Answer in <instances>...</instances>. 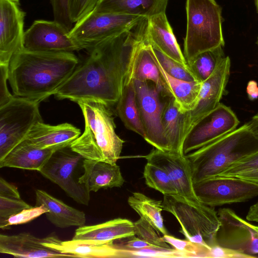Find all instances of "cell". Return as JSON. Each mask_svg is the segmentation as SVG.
I'll return each instance as SVG.
<instances>
[{
  "label": "cell",
  "mask_w": 258,
  "mask_h": 258,
  "mask_svg": "<svg viewBox=\"0 0 258 258\" xmlns=\"http://www.w3.org/2000/svg\"><path fill=\"white\" fill-rule=\"evenodd\" d=\"M148 20L143 18L130 29L92 50L54 94L59 100L76 102L92 100L111 106L123 89L128 65L137 46L147 36Z\"/></svg>",
  "instance_id": "1"
},
{
  "label": "cell",
  "mask_w": 258,
  "mask_h": 258,
  "mask_svg": "<svg viewBox=\"0 0 258 258\" xmlns=\"http://www.w3.org/2000/svg\"><path fill=\"white\" fill-rule=\"evenodd\" d=\"M79 64L73 52H38L22 49L9 64L14 96L40 102L54 95Z\"/></svg>",
  "instance_id": "2"
},
{
  "label": "cell",
  "mask_w": 258,
  "mask_h": 258,
  "mask_svg": "<svg viewBox=\"0 0 258 258\" xmlns=\"http://www.w3.org/2000/svg\"><path fill=\"white\" fill-rule=\"evenodd\" d=\"M76 103L83 113L85 130L71 143L72 150L85 159L116 164L124 141L116 134L110 106L92 100Z\"/></svg>",
  "instance_id": "3"
},
{
  "label": "cell",
  "mask_w": 258,
  "mask_h": 258,
  "mask_svg": "<svg viewBox=\"0 0 258 258\" xmlns=\"http://www.w3.org/2000/svg\"><path fill=\"white\" fill-rule=\"evenodd\" d=\"M258 150L247 123L187 155L193 183L216 176L231 163Z\"/></svg>",
  "instance_id": "4"
},
{
  "label": "cell",
  "mask_w": 258,
  "mask_h": 258,
  "mask_svg": "<svg viewBox=\"0 0 258 258\" xmlns=\"http://www.w3.org/2000/svg\"><path fill=\"white\" fill-rule=\"evenodd\" d=\"M184 56L188 64L198 54L225 44L222 9L215 0H186Z\"/></svg>",
  "instance_id": "5"
},
{
  "label": "cell",
  "mask_w": 258,
  "mask_h": 258,
  "mask_svg": "<svg viewBox=\"0 0 258 258\" xmlns=\"http://www.w3.org/2000/svg\"><path fill=\"white\" fill-rule=\"evenodd\" d=\"M163 210L172 214L181 226L186 239L210 247L217 245L220 222L213 207L194 202L180 196L164 195Z\"/></svg>",
  "instance_id": "6"
},
{
  "label": "cell",
  "mask_w": 258,
  "mask_h": 258,
  "mask_svg": "<svg viewBox=\"0 0 258 258\" xmlns=\"http://www.w3.org/2000/svg\"><path fill=\"white\" fill-rule=\"evenodd\" d=\"M143 18L92 10L75 23L69 34L80 50L89 51L130 29Z\"/></svg>",
  "instance_id": "7"
},
{
  "label": "cell",
  "mask_w": 258,
  "mask_h": 258,
  "mask_svg": "<svg viewBox=\"0 0 258 258\" xmlns=\"http://www.w3.org/2000/svg\"><path fill=\"white\" fill-rule=\"evenodd\" d=\"M39 103L14 96L0 107V160L25 139L36 123L43 121Z\"/></svg>",
  "instance_id": "8"
},
{
  "label": "cell",
  "mask_w": 258,
  "mask_h": 258,
  "mask_svg": "<svg viewBox=\"0 0 258 258\" xmlns=\"http://www.w3.org/2000/svg\"><path fill=\"white\" fill-rule=\"evenodd\" d=\"M84 159L69 146L54 151L39 172L58 185L75 202L88 206L90 192L79 183V177H77V170Z\"/></svg>",
  "instance_id": "9"
},
{
  "label": "cell",
  "mask_w": 258,
  "mask_h": 258,
  "mask_svg": "<svg viewBox=\"0 0 258 258\" xmlns=\"http://www.w3.org/2000/svg\"><path fill=\"white\" fill-rule=\"evenodd\" d=\"M133 81L140 117L145 132L144 140L155 148L169 151L161 122L164 101H162L161 97L164 96L153 83Z\"/></svg>",
  "instance_id": "10"
},
{
  "label": "cell",
  "mask_w": 258,
  "mask_h": 258,
  "mask_svg": "<svg viewBox=\"0 0 258 258\" xmlns=\"http://www.w3.org/2000/svg\"><path fill=\"white\" fill-rule=\"evenodd\" d=\"M193 186L199 200L211 207L244 202L258 196V185L234 177L216 176Z\"/></svg>",
  "instance_id": "11"
},
{
  "label": "cell",
  "mask_w": 258,
  "mask_h": 258,
  "mask_svg": "<svg viewBox=\"0 0 258 258\" xmlns=\"http://www.w3.org/2000/svg\"><path fill=\"white\" fill-rule=\"evenodd\" d=\"M239 121L230 107L220 103L199 120L184 137L182 153L186 155L235 130Z\"/></svg>",
  "instance_id": "12"
},
{
  "label": "cell",
  "mask_w": 258,
  "mask_h": 258,
  "mask_svg": "<svg viewBox=\"0 0 258 258\" xmlns=\"http://www.w3.org/2000/svg\"><path fill=\"white\" fill-rule=\"evenodd\" d=\"M220 226L216 235L217 245L248 255L258 254V226L238 215L231 209L217 212Z\"/></svg>",
  "instance_id": "13"
},
{
  "label": "cell",
  "mask_w": 258,
  "mask_h": 258,
  "mask_svg": "<svg viewBox=\"0 0 258 258\" xmlns=\"http://www.w3.org/2000/svg\"><path fill=\"white\" fill-rule=\"evenodd\" d=\"M23 49L38 52L80 50L67 31L55 21L37 20L25 31Z\"/></svg>",
  "instance_id": "14"
},
{
  "label": "cell",
  "mask_w": 258,
  "mask_h": 258,
  "mask_svg": "<svg viewBox=\"0 0 258 258\" xmlns=\"http://www.w3.org/2000/svg\"><path fill=\"white\" fill-rule=\"evenodd\" d=\"M230 66L229 57L225 56L212 75L202 82L196 106L184 113L183 139L195 124L220 103L230 76Z\"/></svg>",
  "instance_id": "15"
},
{
  "label": "cell",
  "mask_w": 258,
  "mask_h": 258,
  "mask_svg": "<svg viewBox=\"0 0 258 258\" xmlns=\"http://www.w3.org/2000/svg\"><path fill=\"white\" fill-rule=\"evenodd\" d=\"M25 17L19 0H0V64L23 49Z\"/></svg>",
  "instance_id": "16"
},
{
  "label": "cell",
  "mask_w": 258,
  "mask_h": 258,
  "mask_svg": "<svg viewBox=\"0 0 258 258\" xmlns=\"http://www.w3.org/2000/svg\"><path fill=\"white\" fill-rule=\"evenodd\" d=\"M144 158L147 162L166 172L177 195L194 202H201L194 190L191 167L186 155L181 152L163 151L154 148Z\"/></svg>",
  "instance_id": "17"
},
{
  "label": "cell",
  "mask_w": 258,
  "mask_h": 258,
  "mask_svg": "<svg viewBox=\"0 0 258 258\" xmlns=\"http://www.w3.org/2000/svg\"><path fill=\"white\" fill-rule=\"evenodd\" d=\"M58 239L54 233L43 238L27 232L13 235L1 234L0 252L16 257H76L74 254L61 252L43 244Z\"/></svg>",
  "instance_id": "18"
},
{
  "label": "cell",
  "mask_w": 258,
  "mask_h": 258,
  "mask_svg": "<svg viewBox=\"0 0 258 258\" xmlns=\"http://www.w3.org/2000/svg\"><path fill=\"white\" fill-rule=\"evenodd\" d=\"M135 235L134 223L118 218L104 223L78 227L71 240L72 244L98 245Z\"/></svg>",
  "instance_id": "19"
},
{
  "label": "cell",
  "mask_w": 258,
  "mask_h": 258,
  "mask_svg": "<svg viewBox=\"0 0 258 258\" xmlns=\"http://www.w3.org/2000/svg\"><path fill=\"white\" fill-rule=\"evenodd\" d=\"M133 80L150 81L164 97L171 95L155 61L147 36L137 46L130 58L125 84Z\"/></svg>",
  "instance_id": "20"
},
{
  "label": "cell",
  "mask_w": 258,
  "mask_h": 258,
  "mask_svg": "<svg viewBox=\"0 0 258 258\" xmlns=\"http://www.w3.org/2000/svg\"><path fill=\"white\" fill-rule=\"evenodd\" d=\"M81 135V131L72 124L63 123L51 125L36 123L25 139L34 147L54 151L71 145Z\"/></svg>",
  "instance_id": "21"
},
{
  "label": "cell",
  "mask_w": 258,
  "mask_h": 258,
  "mask_svg": "<svg viewBox=\"0 0 258 258\" xmlns=\"http://www.w3.org/2000/svg\"><path fill=\"white\" fill-rule=\"evenodd\" d=\"M148 19L147 38L150 44L165 55L189 69L165 13L155 15Z\"/></svg>",
  "instance_id": "22"
},
{
  "label": "cell",
  "mask_w": 258,
  "mask_h": 258,
  "mask_svg": "<svg viewBox=\"0 0 258 258\" xmlns=\"http://www.w3.org/2000/svg\"><path fill=\"white\" fill-rule=\"evenodd\" d=\"M83 166V173L79 182L90 192L101 188L121 187L124 183V179L116 163L85 159Z\"/></svg>",
  "instance_id": "23"
},
{
  "label": "cell",
  "mask_w": 258,
  "mask_h": 258,
  "mask_svg": "<svg viewBox=\"0 0 258 258\" xmlns=\"http://www.w3.org/2000/svg\"><path fill=\"white\" fill-rule=\"evenodd\" d=\"M35 196V206L43 205L47 208L46 217L55 226L65 228L85 225L86 219L83 211L66 204L42 189H36Z\"/></svg>",
  "instance_id": "24"
},
{
  "label": "cell",
  "mask_w": 258,
  "mask_h": 258,
  "mask_svg": "<svg viewBox=\"0 0 258 258\" xmlns=\"http://www.w3.org/2000/svg\"><path fill=\"white\" fill-rule=\"evenodd\" d=\"M168 0H99L94 12L147 18L165 13Z\"/></svg>",
  "instance_id": "25"
},
{
  "label": "cell",
  "mask_w": 258,
  "mask_h": 258,
  "mask_svg": "<svg viewBox=\"0 0 258 258\" xmlns=\"http://www.w3.org/2000/svg\"><path fill=\"white\" fill-rule=\"evenodd\" d=\"M54 151L36 148L24 140L2 160L0 168L13 167L39 171Z\"/></svg>",
  "instance_id": "26"
},
{
  "label": "cell",
  "mask_w": 258,
  "mask_h": 258,
  "mask_svg": "<svg viewBox=\"0 0 258 258\" xmlns=\"http://www.w3.org/2000/svg\"><path fill=\"white\" fill-rule=\"evenodd\" d=\"M165 98L161 114V122L169 151L182 153L184 113L179 110L172 96H167Z\"/></svg>",
  "instance_id": "27"
},
{
  "label": "cell",
  "mask_w": 258,
  "mask_h": 258,
  "mask_svg": "<svg viewBox=\"0 0 258 258\" xmlns=\"http://www.w3.org/2000/svg\"><path fill=\"white\" fill-rule=\"evenodd\" d=\"M152 51L166 87L170 95L174 98L179 110L183 113L192 110L198 103L202 82L198 81H186L169 76L157 61L152 47Z\"/></svg>",
  "instance_id": "28"
},
{
  "label": "cell",
  "mask_w": 258,
  "mask_h": 258,
  "mask_svg": "<svg viewBox=\"0 0 258 258\" xmlns=\"http://www.w3.org/2000/svg\"><path fill=\"white\" fill-rule=\"evenodd\" d=\"M116 111L126 128L144 138L145 132L137 104L133 81L124 84L116 103Z\"/></svg>",
  "instance_id": "29"
},
{
  "label": "cell",
  "mask_w": 258,
  "mask_h": 258,
  "mask_svg": "<svg viewBox=\"0 0 258 258\" xmlns=\"http://www.w3.org/2000/svg\"><path fill=\"white\" fill-rule=\"evenodd\" d=\"M127 203L140 217L147 221L159 233L160 232L163 235L168 234L161 215L163 210L162 202L135 192L128 197Z\"/></svg>",
  "instance_id": "30"
},
{
  "label": "cell",
  "mask_w": 258,
  "mask_h": 258,
  "mask_svg": "<svg viewBox=\"0 0 258 258\" xmlns=\"http://www.w3.org/2000/svg\"><path fill=\"white\" fill-rule=\"evenodd\" d=\"M223 46H219L198 54L188 64L196 79L203 82L207 79L225 57Z\"/></svg>",
  "instance_id": "31"
},
{
  "label": "cell",
  "mask_w": 258,
  "mask_h": 258,
  "mask_svg": "<svg viewBox=\"0 0 258 258\" xmlns=\"http://www.w3.org/2000/svg\"><path fill=\"white\" fill-rule=\"evenodd\" d=\"M144 177L146 184L163 195H177V191L166 172L161 168L147 162L145 166Z\"/></svg>",
  "instance_id": "32"
},
{
  "label": "cell",
  "mask_w": 258,
  "mask_h": 258,
  "mask_svg": "<svg viewBox=\"0 0 258 258\" xmlns=\"http://www.w3.org/2000/svg\"><path fill=\"white\" fill-rule=\"evenodd\" d=\"M152 47L157 61L169 76L186 81H198L190 69L165 55L155 47L152 46Z\"/></svg>",
  "instance_id": "33"
},
{
  "label": "cell",
  "mask_w": 258,
  "mask_h": 258,
  "mask_svg": "<svg viewBox=\"0 0 258 258\" xmlns=\"http://www.w3.org/2000/svg\"><path fill=\"white\" fill-rule=\"evenodd\" d=\"M163 238L173 248L190 254L191 257L211 258V247L209 246L187 239H178L168 234L164 235Z\"/></svg>",
  "instance_id": "34"
},
{
  "label": "cell",
  "mask_w": 258,
  "mask_h": 258,
  "mask_svg": "<svg viewBox=\"0 0 258 258\" xmlns=\"http://www.w3.org/2000/svg\"><path fill=\"white\" fill-rule=\"evenodd\" d=\"M134 225L135 234L138 237L159 247L171 248L163 237H161L155 228L144 219L141 217L134 223Z\"/></svg>",
  "instance_id": "35"
},
{
  "label": "cell",
  "mask_w": 258,
  "mask_h": 258,
  "mask_svg": "<svg viewBox=\"0 0 258 258\" xmlns=\"http://www.w3.org/2000/svg\"><path fill=\"white\" fill-rule=\"evenodd\" d=\"M52 6L54 21L70 32L74 24L71 16L72 0H49Z\"/></svg>",
  "instance_id": "36"
},
{
  "label": "cell",
  "mask_w": 258,
  "mask_h": 258,
  "mask_svg": "<svg viewBox=\"0 0 258 258\" xmlns=\"http://www.w3.org/2000/svg\"><path fill=\"white\" fill-rule=\"evenodd\" d=\"M48 212L44 205L31 207L23 210L19 213L10 216L0 228L8 229L12 225L27 223Z\"/></svg>",
  "instance_id": "37"
},
{
  "label": "cell",
  "mask_w": 258,
  "mask_h": 258,
  "mask_svg": "<svg viewBox=\"0 0 258 258\" xmlns=\"http://www.w3.org/2000/svg\"><path fill=\"white\" fill-rule=\"evenodd\" d=\"M258 168V150L229 165L218 176H233L243 172Z\"/></svg>",
  "instance_id": "38"
},
{
  "label": "cell",
  "mask_w": 258,
  "mask_h": 258,
  "mask_svg": "<svg viewBox=\"0 0 258 258\" xmlns=\"http://www.w3.org/2000/svg\"><path fill=\"white\" fill-rule=\"evenodd\" d=\"M31 207L21 199L0 196V226L10 216Z\"/></svg>",
  "instance_id": "39"
},
{
  "label": "cell",
  "mask_w": 258,
  "mask_h": 258,
  "mask_svg": "<svg viewBox=\"0 0 258 258\" xmlns=\"http://www.w3.org/2000/svg\"><path fill=\"white\" fill-rule=\"evenodd\" d=\"M99 0H72L71 16L74 23L92 11Z\"/></svg>",
  "instance_id": "40"
},
{
  "label": "cell",
  "mask_w": 258,
  "mask_h": 258,
  "mask_svg": "<svg viewBox=\"0 0 258 258\" xmlns=\"http://www.w3.org/2000/svg\"><path fill=\"white\" fill-rule=\"evenodd\" d=\"M9 65L0 64V107L10 101L14 97L8 90Z\"/></svg>",
  "instance_id": "41"
},
{
  "label": "cell",
  "mask_w": 258,
  "mask_h": 258,
  "mask_svg": "<svg viewBox=\"0 0 258 258\" xmlns=\"http://www.w3.org/2000/svg\"><path fill=\"white\" fill-rule=\"evenodd\" d=\"M0 196L21 199L17 187L2 177H0Z\"/></svg>",
  "instance_id": "42"
},
{
  "label": "cell",
  "mask_w": 258,
  "mask_h": 258,
  "mask_svg": "<svg viewBox=\"0 0 258 258\" xmlns=\"http://www.w3.org/2000/svg\"><path fill=\"white\" fill-rule=\"evenodd\" d=\"M134 236L128 237L125 241L120 243L126 247L133 249H144L149 248H161L154 246L149 243Z\"/></svg>",
  "instance_id": "43"
},
{
  "label": "cell",
  "mask_w": 258,
  "mask_h": 258,
  "mask_svg": "<svg viewBox=\"0 0 258 258\" xmlns=\"http://www.w3.org/2000/svg\"><path fill=\"white\" fill-rule=\"evenodd\" d=\"M229 177V176H228ZM258 185V168L247 170L233 176Z\"/></svg>",
  "instance_id": "44"
},
{
  "label": "cell",
  "mask_w": 258,
  "mask_h": 258,
  "mask_svg": "<svg viewBox=\"0 0 258 258\" xmlns=\"http://www.w3.org/2000/svg\"><path fill=\"white\" fill-rule=\"evenodd\" d=\"M246 92L248 99L253 101L258 98V84L254 80L249 81L246 86Z\"/></svg>",
  "instance_id": "45"
},
{
  "label": "cell",
  "mask_w": 258,
  "mask_h": 258,
  "mask_svg": "<svg viewBox=\"0 0 258 258\" xmlns=\"http://www.w3.org/2000/svg\"><path fill=\"white\" fill-rule=\"evenodd\" d=\"M246 219L248 221L258 222V201L250 207Z\"/></svg>",
  "instance_id": "46"
},
{
  "label": "cell",
  "mask_w": 258,
  "mask_h": 258,
  "mask_svg": "<svg viewBox=\"0 0 258 258\" xmlns=\"http://www.w3.org/2000/svg\"><path fill=\"white\" fill-rule=\"evenodd\" d=\"M246 123L251 132L258 138V113Z\"/></svg>",
  "instance_id": "47"
},
{
  "label": "cell",
  "mask_w": 258,
  "mask_h": 258,
  "mask_svg": "<svg viewBox=\"0 0 258 258\" xmlns=\"http://www.w3.org/2000/svg\"><path fill=\"white\" fill-rule=\"evenodd\" d=\"M256 11L258 14V0H254Z\"/></svg>",
  "instance_id": "48"
},
{
  "label": "cell",
  "mask_w": 258,
  "mask_h": 258,
  "mask_svg": "<svg viewBox=\"0 0 258 258\" xmlns=\"http://www.w3.org/2000/svg\"><path fill=\"white\" fill-rule=\"evenodd\" d=\"M257 45H258V38H257Z\"/></svg>",
  "instance_id": "49"
}]
</instances>
